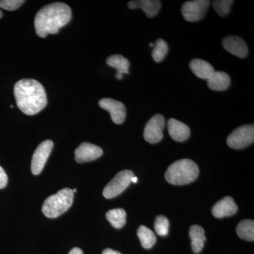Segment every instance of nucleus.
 <instances>
[{"instance_id":"f257e3e1","label":"nucleus","mask_w":254,"mask_h":254,"mask_svg":"<svg viewBox=\"0 0 254 254\" xmlns=\"http://www.w3.org/2000/svg\"><path fill=\"white\" fill-rule=\"evenodd\" d=\"M71 19V10L67 4L55 2L46 5L39 10L35 17L36 34L41 38H46L49 34H56Z\"/></svg>"},{"instance_id":"f03ea898","label":"nucleus","mask_w":254,"mask_h":254,"mask_svg":"<svg viewBox=\"0 0 254 254\" xmlns=\"http://www.w3.org/2000/svg\"><path fill=\"white\" fill-rule=\"evenodd\" d=\"M16 105L22 113L34 115L46 108L48 100L44 87L34 79H21L14 88Z\"/></svg>"},{"instance_id":"7ed1b4c3","label":"nucleus","mask_w":254,"mask_h":254,"mask_svg":"<svg viewBox=\"0 0 254 254\" xmlns=\"http://www.w3.org/2000/svg\"><path fill=\"white\" fill-rule=\"evenodd\" d=\"M199 169L197 164L190 159L177 160L170 165L165 180L173 185H184L195 181L198 176Z\"/></svg>"},{"instance_id":"20e7f679","label":"nucleus","mask_w":254,"mask_h":254,"mask_svg":"<svg viewBox=\"0 0 254 254\" xmlns=\"http://www.w3.org/2000/svg\"><path fill=\"white\" fill-rule=\"evenodd\" d=\"M72 190L63 189L55 194L50 195L43 203V213L49 218H55L67 211L73 200Z\"/></svg>"},{"instance_id":"39448f33","label":"nucleus","mask_w":254,"mask_h":254,"mask_svg":"<svg viewBox=\"0 0 254 254\" xmlns=\"http://www.w3.org/2000/svg\"><path fill=\"white\" fill-rule=\"evenodd\" d=\"M133 177L134 173L131 170H123L117 174L103 190V194L105 198L110 199L123 193L129 186Z\"/></svg>"},{"instance_id":"423d86ee","label":"nucleus","mask_w":254,"mask_h":254,"mask_svg":"<svg viewBox=\"0 0 254 254\" xmlns=\"http://www.w3.org/2000/svg\"><path fill=\"white\" fill-rule=\"evenodd\" d=\"M254 141V125L238 127L227 137V143L234 149H242Z\"/></svg>"},{"instance_id":"0eeeda50","label":"nucleus","mask_w":254,"mask_h":254,"mask_svg":"<svg viewBox=\"0 0 254 254\" xmlns=\"http://www.w3.org/2000/svg\"><path fill=\"white\" fill-rule=\"evenodd\" d=\"M208 0H193L184 3L182 6V14L185 19L190 22L200 21L204 17L210 6Z\"/></svg>"},{"instance_id":"6e6552de","label":"nucleus","mask_w":254,"mask_h":254,"mask_svg":"<svg viewBox=\"0 0 254 254\" xmlns=\"http://www.w3.org/2000/svg\"><path fill=\"white\" fill-rule=\"evenodd\" d=\"M165 126V120L163 115H157L152 117L147 123L143 132L145 141L150 143H157L163 139V131Z\"/></svg>"},{"instance_id":"1a4fd4ad","label":"nucleus","mask_w":254,"mask_h":254,"mask_svg":"<svg viewBox=\"0 0 254 254\" xmlns=\"http://www.w3.org/2000/svg\"><path fill=\"white\" fill-rule=\"evenodd\" d=\"M53 145V141L46 140L42 142L35 150L31 162V171L33 175H39L41 173L51 153Z\"/></svg>"},{"instance_id":"9d476101","label":"nucleus","mask_w":254,"mask_h":254,"mask_svg":"<svg viewBox=\"0 0 254 254\" xmlns=\"http://www.w3.org/2000/svg\"><path fill=\"white\" fill-rule=\"evenodd\" d=\"M100 108L109 112L113 123L120 125L125 122L127 116L126 108L121 102L111 98H103L99 101Z\"/></svg>"},{"instance_id":"9b49d317","label":"nucleus","mask_w":254,"mask_h":254,"mask_svg":"<svg viewBox=\"0 0 254 254\" xmlns=\"http://www.w3.org/2000/svg\"><path fill=\"white\" fill-rule=\"evenodd\" d=\"M103 150L98 145L84 142L75 150V160L78 163L93 161L103 155Z\"/></svg>"},{"instance_id":"f8f14e48","label":"nucleus","mask_w":254,"mask_h":254,"mask_svg":"<svg viewBox=\"0 0 254 254\" xmlns=\"http://www.w3.org/2000/svg\"><path fill=\"white\" fill-rule=\"evenodd\" d=\"M222 46L231 54L240 58H245L249 53L248 47L246 42L240 37L230 36L222 40Z\"/></svg>"},{"instance_id":"ddd939ff","label":"nucleus","mask_w":254,"mask_h":254,"mask_svg":"<svg viewBox=\"0 0 254 254\" xmlns=\"http://www.w3.org/2000/svg\"><path fill=\"white\" fill-rule=\"evenodd\" d=\"M237 210L238 207L233 198L230 196H226L214 205L212 213L215 218H222L235 215Z\"/></svg>"},{"instance_id":"4468645a","label":"nucleus","mask_w":254,"mask_h":254,"mask_svg":"<svg viewBox=\"0 0 254 254\" xmlns=\"http://www.w3.org/2000/svg\"><path fill=\"white\" fill-rule=\"evenodd\" d=\"M168 132L175 141L183 142L190 136V128L185 124L175 119H170L168 122Z\"/></svg>"},{"instance_id":"2eb2a0df","label":"nucleus","mask_w":254,"mask_h":254,"mask_svg":"<svg viewBox=\"0 0 254 254\" xmlns=\"http://www.w3.org/2000/svg\"><path fill=\"white\" fill-rule=\"evenodd\" d=\"M128 7L131 9H141L148 17L156 16L161 8V2L158 0H136L128 3Z\"/></svg>"},{"instance_id":"dca6fc26","label":"nucleus","mask_w":254,"mask_h":254,"mask_svg":"<svg viewBox=\"0 0 254 254\" xmlns=\"http://www.w3.org/2000/svg\"><path fill=\"white\" fill-rule=\"evenodd\" d=\"M190 67L197 77L208 80L215 72L213 66L205 60L193 59L190 62Z\"/></svg>"},{"instance_id":"f3484780","label":"nucleus","mask_w":254,"mask_h":254,"mask_svg":"<svg viewBox=\"0 0 254 254\" xmlns=\"http://www.w3.org/2000/svg\"><path fill=\"white\" fill-rule=\"evenodd\" d=\"M207 81L210 89L215 91H223L230 86L231 78L227 73L218 71H215Z\"/></svg>"},{"instance_id":"a211bd4d","label":"nucleus","mask_w":254,"mask_h":254,"mask_svg":"<svg viewBox=\"0 0 254 254\" xmlns=\"http://www.w3.org/2000/svg\"><path fill=\"white\" fill-rule=\"evenodd\" d=\"M190 237L191 240V247L193 252L195 254L200 253L203 250L205 242L206 241L203 227L196 225L190 227Z\"/></svg>"},{"instance_id":"6ab92c4d","label":"nucleus","mask_w":254,"mask_h":254,"mask_svg":"<svg viewBox=\"0 0 254 254\" xmlns=\"http://www.w3.org/2000/svg\"><path fill=\"white\" fill-rule=\"evenodd\" d=\"M107 64L112 67L116 68L118 72L116 73V78L118 79H123L124 73H128V68L130 63L128 60L123 57V55H111L107 59Z\"/></svg>"},{"instance_id":"aec40b11","label":"nucleus","mask_w":254,"mask_h":254,"mask_svg":"<svg viewBox=\"0 0 254 254\" xmlns=\"http://www.w3.org/2000/svg\"><path fill=\"white\" fill-rule=\"evenodd\" d=\"M106 218L115 228L121 229L126 223L127 213L123 208L113 209L106 213Z\"/></svg>"},{"instance_id":"412c9836","label":"nucleus","mask_w":254,"mask_h":254,"mask_svg":"<svg viewBox=\"0 0 254 254\" xmlns=\"http://www.w3.org/2000/svg\"><path fill=\"white\" fill-rule=\"evenodd\" d=\"M137 235L141 241L142 247L147 250L152 248L156 242L157 238L154 232L144 225L139 227Z\"/></svg>"},{"instance_id":"4be33fe9","label":"nucleus","mask_w":254,"mask_h":254,"mask_svg":"<svg viewBox=\"0 0 254 254\" xmlns=\"http://www.w3.org/2000/svg\"><path fill=\"white\" fill-rule=\"evenodd\" d=\"M238 236L242 240L254 242V222L252 220H245L239 223L237 227Z\"/></svg>"},{"instance_id":"5701e85b","label":"nucleus","mask_w":254,"mask_h":254,"mask_svg":"<svg viewBox=\"0 0 254 254\" xmlns=\"http://www.w3.org/2000/svg\"><path fill=\"white\" fill-rule=\"evenodd\" d=\"M168 46L166 42L163 39H158L155 42L153 51H152V57L155 63H160L163 61L166 55L168 54Z\"/></svg>"},{"instance_id":"b1692460","label":"nucleus","mask_w":254,"mask_h":254,"mask_svg":"<svg viewBox=\"0 0 254 254\" xmlns=\"http://www.w3.org/2000/svg\"><path fill=\"white\" fill-rule=\"evenodd\" d=\"M233 2L232 0H215L213 1V6L219 16L225 17L230 12Z\"/></svg>"},{"instance_id":"393cba45","label":"nucleus","mask_w":254,"mask_h":254,"mask_svg":"<svg viewBox=\"0 0 254 254\" xmlns=\"http://www.w3.org/2000/svg\"><path fill=\"white\" fill-rule=\"evenodd\" d=\"M170 222L168 219L163 215L157 217L155 222V230L159 236H166L169 232Z\"/></svg>"},{"instance_id":"a878e982","label":"nucleus","mask_w":254,"mask_h":254,"mask_svg":"<svg viewBox=\"0 0 254 254\" xmlns=\"http://www.w3.org/2000/svg\"><path fill=\"white\" fill-rule=\"evenodd\" d=\"M24 2L23 0H1L0 8L8 11H14L18 9Z\"/></svg>"},{"instance_id":"bb28decb","label":"nucleus","mask_w":254,"mask_h":254,"mask_svg":"<svg viewBox=\"0 0 254 254\" xmlns=\"http://www.w3.org/2000/svg\"><path fill=\"white\" fill-rule=\"evenodd\" d=\"M8 177L4 169L0 166V190L4 189L7 185Z\"/></svg>"},{"instance_id":"cd10ccee","label":"nucleus","mask_w":254,"mask_h":254,"mask_svg":"<svg viewBox=\"0 0 254 254\" xmlns=\"http://www.w3.org/2000/svg\"><path fill=\"white\" fill-rule=\"evenodd\" d=\"M103 254H122L120 252H118V251L110 250V249H107L103 251Z\"/></svg>"},{"instance_id":"c85d7f7f","label":"nucleus","mask_w":254,"mask_h":254,"mask_svg":"<svg viewBox=\"0 0 254 254\" xmlns=\"http://www.w3.org/2000/svg\"><path fill=\"white\" fill-rule=\"evenodd\" d=\"M68 254H83V253L81 249L76 247V248H73V250L70 251Z\"/></svg>"},{"instance_id":"c756f323","label":"nucleus","mask_w":254,"mask_h":254,"mask_svg":"<svg viewBox=\"0 0 254 254\" xmlns=\"http://www.w3.org/2000/svg\"><path fill=\"white\" fill-rule=\"evenodd\" d=\"M137 181H138V179L136 177L134 176L131 179V182H133V183H136Z\"/></svg>"},{"instance_id":"7c9ffc66","label":"nucleus","mask_w":254,"mask_h":254,"mask_svg":"<svg viewBox=\"0 0 254 254\" xmlns=\"http://www.w3.org/2000/svg\"><path fill=\"white\" fill-rule=\"evenodd\" d=\"M2 16H3V13H2V11H1V10H0V18H1V17H2Z\"/></svg>"},{"instance_id":"2f4dec72","label":"nucleus","mask_w":254,"mask_h":254,"mask_svg":"<svg viewBox=\"0 0 254 254\" xmlns=\"http://www.w3.org/2000/svg\"><path fill=\"white\" fill-rule=\"evenodd\" d=\"M149 46L150 47H154V45H153V43H150Z\"/></svg>"},{"instance_id":"473e14b6","label":"nucleus","mask_w":254,"mask_h":254,"mask_svg":"<svg viewBox=\"0 0 254 254\" xmlns=\"http://www.w3.org/2000/svg\"><path fill=\"white\" fill-rule=\"evenodd\" d=\"M72 191H73V193H76V190H72Z\"/></svg>"}]
</instances>
